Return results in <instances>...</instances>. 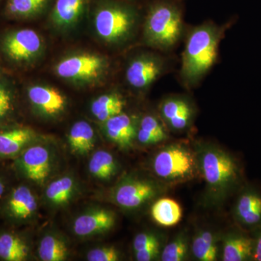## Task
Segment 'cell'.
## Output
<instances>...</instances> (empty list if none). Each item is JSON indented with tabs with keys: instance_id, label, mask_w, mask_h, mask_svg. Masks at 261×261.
<instances>
[{
	"instance_id": "obj_13",
	"label": "cell",
	"mask_w": 261,
	"mask_h": 261,
	"mask_svg": "<svg viewBox=\"0 0 261 261\" xmlns=\"http://www.w3.org/2000/svg\"><path fill=\"white\" fill-rule=\"evenodd\" d=\"M5 207L10 218L23 221L30 218L37 210V200L28 187L20 185L10 194Z\"/></svg>"
},
{
	"instance_id": "obj_26",
	"label": "cell",
	"mask_w": 261,
	"mask_h": 261,
	"mask_svg": "<svg viewBox=\"0 0 261 261\" xmlns=\"http://www.w3.org/2000/svg\"><path fill=\"white\" fill-rule=\"evenodd\" d=\"M74 181L69 176H64L51 182L46 190L48 200L55 205H63L71 197Z\"/></svg>"
},
{
	"instance_id": "obj_36",
	"label": "cell",
	"mask_w": 261,
	"mask_h": 261,
	"mask_svg": "<svg viewBox=\"0 0 261 261\" xmlns=\"http://www.w3.org/2000/svg\"><path fill=\"white\" fill-rule=\"evenodd\" d=\"M5 189H6V185H5V182L0 179V199L4 195Z\"/></svg>"
},
{
	"instance_id": "obj_34",
	"label": "cell",
	"mask_w": 261,
	"mask_h": 261,
	"mask_svg": "<svg viewBox=\"0 0 261 261\" xmlns=\"http://www.w3.org/2000/svg\"><path fill=\"white\" fill-rule=\"evenodd\" d=\"M160 247H152L147 250L135 252L136 258L139 261H150L153 260L159 253Z\"/></svg>"
},
{
	"instance_id": "obj_33",
	"label": "cell",
	"mask_w": 261,
	"mask_h": 261,
	"mask_svg": "<svg viewBox=\"0 0 261 261\" xmlns=\"http://www.w3.org/2000/svg\"><path fill=\"white\" fill-rule=\"evenodd\" d=\"M154 247H160L159 241L155 236L151 233H139L134 241V250L135 252L147 250Z\"/></svg>"
},
{
	"instance_id": "obj_18",
	"label": "cell",
	"mask_w": 261,
	"mask_h": 261,
	"mask_svg": "<svg viewBox=\"0 0 261 261\" xmlns=\"http://www.w3.org/2000/svg\"><path fill=\"white\" fill-rule=\"evenodd\" d=\"M34 134L32 129L25 127L12 128L0 132V157H13L21 152Z\"/></svg>"
},
{
	"instance_id": "obj_6",
	"label": "cell",
	"mask_w": 261,
	"mask_h": 261,
	"mask_svg": "<svg viewBox=\"0 0 261 261\" xmlns=\"http://www.w3.org/2000/svg\"><path fill=\"white\" fill-rule=\"evenodd\" d=\"M1 48L12 61L29 63L40 55L43 42L40 36L33 29H19L8 33L3 38Z\"/></svg>"
},
{
	"instance_id": "obj_10",
	"label": "cell",
	"mask_w": 261,
	"mask_h": 261,
	"mask_svg": "<svg viewBox=\"0 0 261 261\" xmlns=\"http://www.w3.org/2000/svg\"><path fill=\"white\" fill-rule=\"evenodd\" d=\"M29 101L37 109L48 116H56L65 109L66 100L56 89L34 85L28 89Z\"/></svg>"
},
{
	"instance_id": "obj_16",
	"label": "cell",
	"mask_w": 261,
	"mask_h": 261,
	"mask_svg": "<svg viewBox=\"0 0 261 261\" xmlns=\"http://www.w3.org/2000/svg\"><path fill=\"white\" fill-rule=\"evenodd\" d=\"M161 114L173 129L182 130L190 123L192 108L190 103L181 98H169L161 106Z\"/></svg>"
},
{
	"instance_id": "obj_8",
	"label": "cell",
	"mask_w": 261,
	"mask_h": 261,
	"mask_svg": "<svg viewBox=\"0 0 261 261\" xmlns=\"http://www.w3.org/2000/svg\"><path fill=\"white\" fill-rule=\"evenodd\" d=\"M164 66V62L159 56L142 55L137 57L127 67V82L134 88H147L163 73Z\"/></svg>"
},
{
	"instance_id": "obj_35",
	"label": "cell",
	"mask_w": 261,
	"mask_h": 261,
	"mask_svg": "<svg viewBox=\"0 0 261 261\" xmlns=\"http://www.w3.org/2000/svg\"><path fill=\"white\" fill-rule=\"evenodd\" d=\"M252 258L256 261H261V229L257 233L256 240L254 242Z\"/></svg>"
},
{
	"instance_id": "obj_3",
	"label": "cell",
	"mask_w": 261,
	"mask_h": 261,
	"mask_svg": "<svg viewBox=\"0 0 261 261\" xmlns=\"http://www.w3.org/2000/svg\"><path fill=\"white\" fill-rule=\"evenodd\" d=\"M135 25L134 15L121 7H106L99 10L94 17L97 35L109 44L126 41L134 32Z\"/></svg>"
},
{
	"instance_id": "obj_31",
	"label": "cell",
	"mask_w": 261,
	"mask_h": 261,
	"mask_svg": "<svg viewBox=\"0 0 261 261\" xmlns=\"http://www.w3.org/2000/svg\"><path fill=\"white\" fill-rule=\"evenodd\" d=\"M87 257L89 261H116L119 258V253L114 247H101L90 250Z\"/></svg>"
},
{
	"instance_id": "obj_12",
	"label": "cell",
	"mask_w": 261,
	"mask_h": 261,
	"mask_svg": "<svg viewBox=\"0 0 261 261\" xmlns=\"http://www.w3.org/2000/svg\"><path fill=\"white\" fill-rule=\"evenodd\" d=\"M114 224L115 216L111 211L97 209L79 216L73 228L78 236L87 237L108 231Z\"/></svg>"
},
{
	"instance_id": "obj_29",
	"label": "cell",
	"mask_w": 261,
	"mask_h": 261,
	"mask_svg": "<svg viewBox=\"0 0 261 261\" xmlns=\"http://www.w3.org/2000/svg\"><path fill=\"white\" fill-rule=\"evenodd\" d=\"M187 245L186 241L179 238L165 247L162 253L163 261H181L186 256Z\"/></svg>"
},
{
	"instance_id": "obj_1",
	"label": "cell",
	"mask_w": 261,
	"mask_h": 261,
	"mask_svg": "<svg viewBox=\"0 0 261 261\" xmlns=\"http://www.w3.org/2000/svg\"><path fill=\"white\" fill-rule=\"evenodd\" d=\"M224 29L204 23L192 29L182 56L181 77L187 85H195L214 65Z\"/></svg>"
},
{
	"instance_id": "obj_32",
	"label": "cell",
	"mask_w": 261,
	"mask_h": 261,
	"mask_svg": "<svg viewBox=\"0 0 261 261\" xmlns=\"http://www.w3.org/2000/svg\"><path fill=\"white\" fill-rule=\"evenodd\" d=\"M13 99L10 89L0 82V121L5 119L13 111Z\"/></svg>"
},
{
	"instance_id": "obj_4",
	"label": "cell",
	"mask_w": 261,
	"mask_h": 261,
	"mask_svg": "<svg viewBox=\"0 0 261 261\" xmlns=\"http://www.w3.org/2000/svg\"><path fill=\"white\" fill-rule=\"evenodd\" d=\"M107 61L92 53L72 55L62 59L56 66L58 76L74 82H91L100 78L106 68Z\"/></svg>"
},
{
	"instance_id": "obj_28",
	"label": "cell",
	"mask_w": 261,
	"mask_h": 261,
	"mask_svg": "<svg viewBox=\"0 0 261 261\" xmlns=\"http://www.w3.org/2000/svg\"><path fill=\"white\" fill-rule=\"evenodd\" d=\"M194 255L201 261H214L217 255V247L214 237L209 231H202L194 239L192 244Z\"/></svg>"
},
{
	"instance_id": "obj_14",
	"label": "cell",
	"mask_w": 261,
	"mask_h": 261,
	"mask_svg": "<svg viewBox=\"0 0 261 261\" xmlns=\"http://www.w3.org/2000/svg\"><path fill=\"white\" fill-rule=\"evenodd\" d=\"M105 129L108 138L122 147L132 145L137 133L134 118L123 113L105 122Z\"/></svg>"
},
{
	"instance_id": "obj_24",
	"label": "cell",
	"mask_w": 261,
	"mask_h": 261,
	"mask_svg": "<svg viewBox=\"0 0 261 261\" xmlns=\"http://www.w3.org/2000/svg\"><path fill=\"white\" fill-rule=\"evenodd\" d=\"M116 163L112 154L107 151H97L89 163V172L99 179L112 177L116 171Z\"/></svg>"
},
{
	"instance_id": "obj_9",
	"label": "cell",
	"mask_w": 261,
	"mask_h": 261,
	"mask_svg": "<svg viewBox=\"0 0 261 261\" xmlns=\"http://www.w3.org/2000/svg\"><path fill=\"white\" fill-rule=\"evenodd\" d=\"M19 168L29 179L44 181L50 172V156L46 147L32 146L24 149L18 161Z\"/></svg>"
},
{
	"instance_id": "obj_7",
	"label": "cell",
	"mask_w": 261,
	"mask_h": 261,
	"mask_svg": "<svg viewBox=\"0 0 261 261\" xmlns=\"http://www.w3.org/2000/svg\"><path fill=\"white\" fill-rule=\"evenodd\" d=\"M195 161L191 152L179 145H171L158 153L153 161L154 172L164 179H179L190 176Z\"/></svg>"
},
{
	"instance_id": "obj_19",
	"label": "cell",
	"mask_w": 261,
	"mask_h": 261,
	"mask_svg": "<svg viewBox=\"0 0 261 261\" xmlns=\"http://www.w3.org/2000/svg\"><path fill=\"white\" fill-rule=\"evenodd\" d=\"M29 248L23 239L9 231L0 233V259L5 261H23L29 256Z\"/></svg>"
},
{
	"instance_id": "obj_15",
	"label": "cell",
	"mask_w": 261,
	"mask_h": 261,
	"mask_svg": "<svg viewBox=\"0 0 261 261\" xmlns=\"http://www.w3.org/2000/svg\"><path fill=\"white\" fill-rule=\"evenodd\" d=\"M235 214L238 221L246 226L261 225V195L255 190L243 192L237 202Z\"/></svg>"
},
{
	"instance_id": "obj_22",
	"label": "cell",
	"mask_w": 261,
	"mask_h": 261,
	"mask_svg": "<svg viewBox=\"0 0 261 261\" xmlns=\"http://www.w3.org/2000/svg\"><path fill=\"white\" fill-rule=\"evenodd\" d=\"M152 219L158 224L169 227L181 221L182 211L178 202L170 198L160 199L151 209Z\"/></svg>"
},
{
	"instance_id": "obj_30",
	"label": "cell",
	"mask_w": 261,
	"mask_h": 261,
	"mask_svg": "<svg viewBox=\"0 0 261 261\" xmlns=\"http://www.w3.org/2000/svg\"><path fill=\"white\" fill-rule=\"evenodd\" d=\"M140 129L145 130L149 135L154 136L161 142L166 137V132L161 123L155 117L146 116L140 122Z\"/></svg>"
},
{
	"instance_id": "obj_17",
	"label": "cell",
	"mask_w": 261,
	"mask_h": 261,
	"mask_svg": "<svg viewBox=\"0 0 261 261\" xmlns=\"http://www.w3.org/2000/svg\"><path fill=\"white\" fill-rule=\"evenodd\" d=\"M85 0H57L51 21L58 29L73 27L83 14Z\"/></svg>"
},
{
	"instance_id": "obj_5",
	"label": "cell",
	"mask_w": 261,
	"mask_h": 261,
	"mask_svg": "<svg viewBox=\"0 0 261 261\" xmlns=\"http://www.w3.org/2000/svg\"><path fill=\"white\" fill-rule=\"evenodd\" d=\"M204 178L209 186L226 189L232 186L240 177L238 165L232 157L218 149H208L201 159Z\"/></svg>"
},
{
	"instance_id": "obj_20",
	"label": "cell",
	"mask_w": 261,
	"mask_h": 261,
	"mask_svg": "<svg viewBox=\"0 0 261 261\" xmlns=\"http://www.w3.org/2000/svg\"><path fill=\"white\" fill-rule=\"evenodd\" d=\"M68 142L73 152L80 154L88 153L94 147L93 128L87 122H76L70 128Z\"/></svg>"
},
{
	"instance_id": "obj_27",
	"label": "cell",
	"mask_w": 261,
	"mask_h": 261,
	"mask_svg": "<svg viewBox=\"0 0 261 261\" xmlns=\"http://www.w3.org/2000/svg\"><path fill=\"white\" fill-rule=\"evenodd\" d=\"M47 0H8L6 12L14 18H29L37 14Z\"/></svg>"
},
{
	"instance_id": "obj_23",
	"label": "cell",
	"mask_w": 261,
	"mask_h": 261,
	"mask_svg": "<svg viewBox=\"0 0 261 261\" xmlns=\"http://www.w3.org/2000/svg\"><path fill=\"white\" fill-rule=\"evenodd\" d=\"M124 107V100L118 94H103L93 101L91 111L98 121L106 122L112 117L123 113Z\"/></svg>"
},
{
	"instance_id": "obj_2",
	"label": "cell",
	"mask_w": 261,
	"mask_h": 261,
	"mask_svg": "<svg viewBox=\"0 0 261 261\" xmlns=\"http://www.w3.org/2000/svg\"><path fill=\"white\" fill-rule=\"evenodd\" d=\"M183 32L181 14L167 5L154 7L147 15L145 24V39L152 47L168 50L179 40Z\"/></svg>"
},
{
	"instance_id": "obj_25",
	"label": "cell",
	"mask_w": 261,
	"mask_h": 261,
	"mask_svg": "<svg viewBox=\"0 0 261 261\" xmlns=\"http://www.w3.org/2000/svg\"><path fill=\"white\" fill-rule=\"evenodd\" d=\"M38 253L43 261H63L66 258L68 249L64 242L48 235L39 244Z\"/></svg>"
},
{
	"instance_id": "obj_11",
	"label": "cell",
	"mask_w": 261,
	"mask_h": 261,
	"mask_svg": "<svg viewBox=\"0 0 261 261\" xmlns=\"http://www.w3.org/2000/svg\"><path fill=\"white\" fill-rule=\"evenodd\" d=\"M154 194V187L149 182L134 180L118 187L115 200L121 207L135 208L153 197Z\"/></svg>"
},
{
	"instance_id": "obj_21",
	"label": "cell",
	"mask_w": 261,
	"mask_h": 261,
	"mask_svg": "<svg viewBox=\"0 0 261 261\" xmlns=\"http://www.w3.org/2000/svg\"><path fill=\"white\" fill-rule=\"evenodd\" d=\"M254 241L245 235L234 234L225 240L223 260L243 261L252 257Z\"/></svg>"
}]
</instances>
